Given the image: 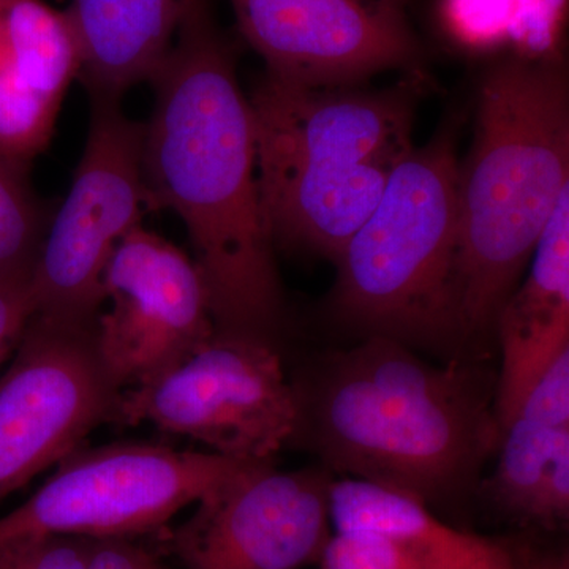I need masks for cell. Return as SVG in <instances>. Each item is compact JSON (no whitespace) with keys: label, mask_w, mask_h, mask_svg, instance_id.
<instances>
[{"label":"cell","mask_w":569,"mask_h":569,"mask_svg":"<svg viewBox=\"0 0 569 569\" xmlns=\"http://www.w3.org/2000/svg\"><path fill=\"white\" fill-rule=\"evenodd\" d=\"M149 82L146 209L182 220L216 331L280 347L287 312L258 190L252 107L209 0H190L173 47Z\"/></svg>","instance_id":"1"},{"label":"cell","mask_w":569,"mask_h":569,"mask_svg":"<svg viewBox=\"0 0 569 569\" xmlns=\"http://www.w3.org/2000/svg\"><path fill=\"white\" fill-rule=\"evenodd\" d=\"M479 362L433 365L385 337L313 356L290 376L291 445L331 473L402 490L427 507L462 500L501 437L496 377Z\"/></svg>","instance_id":"2"},{"label":"cell","mask_w":569,"mask_h":569,"mask_svg":"<svg viewBox=\"0 0 569 569\" xmlns=\"http://www.w3.org/2000/svg\"><path fill=\"white\" fill-rule=\"evenodd\" d=\"M569 193V82L563 59L490 67L473 144L459 160L455 309L470 361L489 356L498 312Z\"/></svg>","instance_id":"3"},{"label":"cell","mask_w":569,"mask_h":569,"mask_svg":"<svg viewBox=\"0 0 569 569\" xmlns=\"http://www.w3.org/2000/svg\"><path fill=\"white\" fill-rule=\"evenodd\" d=\"M456 137L449 122L396 164L377 208L335 261L329 313L358 340L385 337L445 361L467 359L455 309Z\"/></svg>","instance_id":"4"},{"label":"cell","mask_w":569,"mask_h":569,"mask_svg":"<svg viewBox=\"0 0 569 569\" xmlns=\"http://www.w3.org/2000/svg\"><path fill=\"white\" fill-rule=\"evenodd\" d=\"M249 460L148 443L80 447L0 518V549L44 537L130 539L167 526Z\"/></svg>","instance_id":"5"},{"label":"cell","mask_w":569,"mask_h":569,"mask_svg":"<svg viewBox=\"0 0 569 569\" xmlns=\"http://www.w3.org/2000/svg\"><path fill=\"white\" fill-rule=\"evenodd\" d=\"M116 425H151L223 458L269 462L293 443L298 406L279 346L216 331L173 369L123 389Z\"/></svg>","instance_id":"6"},{"label":"cell","mask_w":569,"mask_h":569,"mask_svg":"<svg viewBox=\"0 0 569 569\" xmlns=\"http://www.w3.org/2000/svg\"><path fill=\"white\" fill-rule=\"evenodd\" d=\"M88 140L70 192L51 217L31 276L36 313L92 323L112 252L142 224L144 123L118 100H91Z\"/></svg>","instance_id":"7"},{"label":"cell","mask_w":569,"mask_h":569,"mask_svg":"<svg viewBox=\"0 0 569 569\" xmlns=\"http://www.w3.org/2000/svg\"><path fill=\"white\" fill-rule=\"evenodd\" d=\"M123 389L100 353L97 321L33 313L0 378V500L118 419Z\"/></svg>","instance_id":"8"},{"label":"cell","mask_w":569,"mask_h":569,"mask_svg":"<svg viewBox=\"0 0 569 569\" xmlns=\"http://www.w3.org/2000/svg\"><path fill=\"white\" fill-rule=\"evenodd\" d=\"M326 468L280 471L249 462L194 503L173 531L171 550L186 569H302L331 539Z\"/></svg>","instance_id":"9"},{"label":"cell","mask_w":569,"mask_h":569,"mask_svg":"<svg viewBox=\"0 0 569 569\" xmlns=\"http://www.w3.org/2000/svg\"><path fill=\"white\" fill-rule=\"evenodd\" d=\"M97 337L119 387L148 383L189 358L216 332L200 268L142 224L112 252L103 276Z\"/></svg>","instance_id":"10"},{"label":"cell","mask_w":569,"mask_h":569,"mask_svg":"<svg viewBox=\"0 0 569 569\" xmlns=\"http://www.w3.org/2000/svg\"><path fill=\"white\" fill-rule=\"evenodd\" d=\"M239 33L266 73L346 88L380 71L418 70L422 48L407 0H230Z\"/></svg>","instance_id":"11"},{"label":"cell","mask_w":569,"mask_h":569,"mask_svg":"<svg viewBox=\"0 0 569 569\" xmlns=\"http://www.w3.org/2000/svg\"><path fill=\"white\" fill-rule=\"evenodd\" d=\"M383 91L313 88L266 73L249 97L258 157L395 168L413 151L421 70Z\"/></svg>","instance_id":"12"},{"label":"cell","mask_w":569,"mask_h":569,"mask_svg":"<svg viewBox=\"0 0 569 569\" xmlns=\"http://www.w3.org/2000/svg\"><path fill=\"white\" fill-rule=\"evenodd\" d=\"M67 10L0 0V153L29 168L50 146L63 99L81 73Z\"/></svg>","instance_id":"13"},{"label":"cell","mask_w":569,"mask_h":569,"mask_svg":"<svg viewBox=\"0 0 569 569\" xmlns=\"http://www.w3.org/2000/svg\"><path fill=\"white\" fill-rule=\"evenodd\" d=\"M395 168L258 157L261 209L272 244L336 261L377 208Z\"/></svg>","instance_id":"14"},{"label":"cell","mask_w":569,"mask_h":569,"mask_svg":"<svg viewBox=\"0 0 569 569\" xmlns=\"http://www.w3.org/2000/svg\"><path fill=\"white\" fill-rule=\"evenodd\" d=\"M493 342L500 351L493 410L503 430L535 381L569 348V193L539 239L526 279L498 312Z\"/></svg>","instance_id":"15"},{"label":"cell","mask_w":569,"mask_h":569,"mask_svg":"<svg viewBox=\"0 0 569 569\" xmlns=\"http://www.w3.org/2000/svg\"><path fill=\"white\" fill-rule=\"evenodd\" d=\"M190 0H71L80 80L91 100H118L151 81L173 47Z\"/></svg>","instance_id":"16"},{"label":"cell","mask_w":569,"mask_h":569,"mask_svg":"<svg viewBox=\"0 0 569 569\" xmlns=\"http://www.w3.org/2000/svg\"><path fill=\"white\" fill-rule=\"evenodd\" d=\"M569 443V429H552L516 418L501 430L497 466L486 482L498 508L516 518L529 519L531 505L552 460Z\"/></svg>","instance_id":"17"},{"label":"cell","mask_w":569,"mask_h":569,"mask_svg":"<svg viewBox=\"0 0 569 569\" xmlns=\"http://www.w3.org/2000/svg\"><path fill=\"white\" fill-rule=\"evenodd\" d=\"M29 168L0 153V282L31 277L51 213L28 181Z\"/></svg>","instance_id":"18"},{"label":"cell","mask_w":569,"mask_h":569,"mask_svg":"<svg viewBox=\"0 0 569 569\" xmlns=\"http://www.w3.org/2000/svg\"><path fill=\"white\" fill-rule=\"evenodd\" d=\"M421 569H519L509 546L452 529L426 512L403 542Z\"/></svg>","instance_id":"19"},{"label":"cell","mask_w":569,"mask_h":569,"mask_svg":"<svg viewBox=\"0 0 569 569\" xmlns=\"http://www.w3.org/2000/svg\"><path fill=\"white\" fill-rule=\"evenodd\" d=\"M438 17L463 50L488 52L508 44V0H440Z\"/></svg>","instance_id":"20"},{"label":"cell","mask_w":569,"mask_h":569,"mask_svg":"<svg viewBox=\"0 0 569 569\" xmlns=\"http://www.w3.org/2000/svg\"><path fill=\"white\" fill-rule=\"evenodd\" d=\"M508 44L515 56L556 59L567 21L568 0H508Z\"/></svg>","instance_id":"21"},{"label":"cell","mask_w":569,"mask_h":569,"mask_svg":"<svg viewBox=\"0 0 569 569\" xmlns=\"http://www.w3.org/2000/svg\"><path fill=\"white\" fill-rule=\"evenodd\" d=\"M317 569H421L407 546L372 533H336Z\"/></svg>","instance_id":"22"},{"label":"cell","mask_w":569,"mask_h":569,"mask_svg":"<svg viewBox=\"0 0 569 569\" xmlns=\"http://www.w3.org/2000/svg\"><path fill=\"white\" fill-rule=\"evenodd\" d=\"M93 539L44 537L0 549V569H86Z\"/></svg>","instance_id":"23"},{"label":"cell","mask_w":569,"mask_h":569,"mask_svg":"<svg viewBox=\"0 0 569 569\" xmlns=\"http://www.w3.org/2000/svg\"><path fill=\"white\" fill-rule=\"evenodd\" d=\"M516 418L552 429H569V348L561 351L535 381Z\"/></svg>","instance_id":"24"},{"label":"cell","mask_w":569,"mask_h":569,"mask_svg":"<svg viewBox=\"0 0 569 569\" xmlns=\"http://www.w3.org/2000/svg\"><path fill=\"white\" fill-rule=\"evenodd\" d=\"M569 518V443L563 445L542 479L537 498L531 505L527 522L538 526H561Z\"/></svg>","instance_id":"25"},{"label":"cell","mask_w":569,"mask_h":569,"mask_svg":"<svg viewBox=\"0 0 569 569\" xmlns=\"http://www.w3.org/2000/svg\"><path fill=\"white\" fill-rule=\"evenodd\" d=\"M33 313L31 277L0 282V366L13 353Z\"/></svg>","instance_id":"26"},{"label":"cell","mask_w":569,"mask_h":569,"mask_svg":"<svg viewBox=\"0 0 569 569\" xmlns=\"http://www.w3.org/2000/svg\"><path fill=\"white\" fill-rule=\"evenodd\" d=\"M86 569H164L148 550L130 539H93Z\"/></svg>","instance_id":"27"},{"label":"cell","mask_w":569,"mask_h":569,"mask_svg":"<svg viewBox=\"0 0 569 569\" xmlns=\"http://www.w3.org/2000/svg\"><path fill=\"white\" fill-rule=\"evenodd\" d=\"M509 549L518 561L519 569H569L568 552H541L523 546H509Z\"/></svg>","instance_id":"28"}]
</instances>
